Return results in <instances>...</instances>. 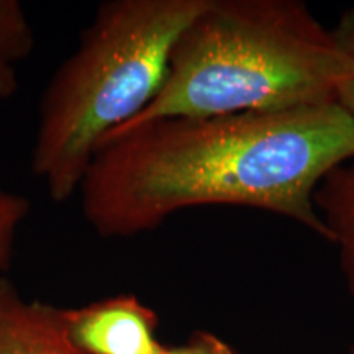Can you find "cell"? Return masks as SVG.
I'll return each mask as SVG.
<instances>
[{"mask_svg": "<svg viewBox=\"0 0 354 354\" xmlns=\"http://www.w3.org/2000/svg\"><path fill=\"white\" fill-rule=\"evenodd\" d=\"M71 343L82 354H158V317L133 295L64 308Z\"/></svg>", "mask_w": 354, "mask_h": 354, "instance_id": "277c9868", "label": "cell"}, {"mask_svg": "<svg viewBox=\"0 0 354 354\" xmlns=\"http://www.w3.org/2000/svg\"><path fill=\"white\" fill-rule=\"evenodd\" d=\"M17 88H19V79H17L15 69L0 59V100L10 99L15 95Z\"/></svg>", "mask_w": 354, "mask_h": 354, "instance_id": "8fae6325", "label": "cell"}, {"mask_svg": "<svg viewBox=\"0 0 354 354\" xmlns=\"http://www.w3.org/2000/svg\"><path fill=\"white\" fill-rule=\"evenodd\" d=\"M354 156V118L333 104L218 117H172L112 133L79 194L102 238L158 228L198 205H245L297 220L333 241L313 196Z\"/></svg>", "mask_w": 354, "mask_h": 354, "instance_id": "6da1fadb", "label": "cell"}, {"mask_svg": "<svg viewBox=\"0 0 354 354\" xmlns=\"http://www.w3.org/2000/svg\"><path fill=\"white\" fill-rule=\"evenodd\" d=\"M0 354H82L71 343L64 308L25 300L0 277Z\"/></svg>", "mask_w": 354, "mask_h": 354, "instance_id": "5b68a950", "label": "cell"}, {"mask_svg": "<svg viewBox=\"0 0 354 354\" xmlns=\"http://www.w3.org/2000/svg\"><path fill=\"white\" fill-rule=\"evenodd\" d=\"M318 214L339 248L343 272L354 294V166L339 165L323 177L313 196Z\"/></svg>", "mask_w": 354, "mask_h": 354, "instance_id": "8992f818", "label": "cell"}, {"mask_svg": "<svg viewBox=\"0 0 354 354\" xmlns=\"http://www.w3.org/2000/svg\"><path fill=\"white\" fill-rule=\"evenodd\" d=\"M353 68L304 3L210 0L176 39L156 97L115 131L159 118L333 104Z\"/></svg>", "mask_w": 354, "mask_h": 354, "instance_id": "7a4b0ae2", "label": "cell"}, {"mask_svg": "<svg viewBox=\"0 0 354 354\" xmlns=\"http://www.w3.org/2000/svg\"><path fill=\"white\" fill-rule=\"evenodd\" d=\"M331 33H333L338 46L342 48V51L348 56V59L354 66V10L344 13L342 20L338 21V26ZM336 104L346 110L354 118V68L351 74L339 86L338 95H336Z\"/></svg>", "mask_w": 354, "mask_h": 354, "instance_id": "9c48e42d", "label": "cell"}, {"mask_svg": "<svg viewBox=\"0 0 354 354\" xmlns=\"http://www.w3.org/2000/svg\"><path fill=\"white\" fill-rule=\"evenodd\" d=\"M353 354H354V353H353Z\"/></svg>", "mask_w": 354, "mask_h": 354, "instance_id": "7c38bea8", "label": "cell"}, {"mask_svg": "<svg viewBox=\"0 0 354 354\" xmlns=\"http://www.w3.org/2000/svg\"><path fill=\"white\" fill-rule=\"evenodd\" d=\"M210 0H110L39 102L32 169L56 203L79 192L110 133L148 107L165 84L171 50Z\"/></svg>", "mask_w": 354, "mask_h": 354, "instance_id": "3957f363", "label": "cell"}, {"mask_svg": "<svg viewBox=\"0 0 354 354\" xmlns=\"http://www.w3.org/2000/svg\"><path fill=\"white\" fill-rule=\"evenodd\" d=\"M158 354H236L232 346H228L218 336L197 331L189 338L185 344L176 348H166Z\"/></svg>", "mask_w": 354, "mask_h": 354, "instance_id": "30bf717a", "label": "cell"}, {"mask_svg": "<svg viewBox=\"0 0 354 354\" xmlns=\"http://www.w3.org/2000/svg\"><path fill=\"white\" fill-rule=\"evenodd\" d=\"M33 30L17 0H0V59L13 66L32 55Z\"/></svg>", "mask_w": 354, "mask_h": 354, "instance_id": "52a82bcc", "label": "cell"}, {"mask_svg": "<svg viewBox=\"0 0 354 354\" xmlns=\"http://www.w3.org/2000/svg\"><path fill=\"white\" fill-rule=\"evenodd\" d=\"M30 210L32 202L25 196L0 189V271H7L10 268L17 234Z\"/></svg>", "mask_w": 354, "mask_h": 354, "instance_id": "ba28073f", "label": "cell"}]
</instances>
